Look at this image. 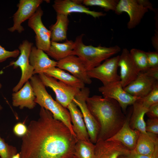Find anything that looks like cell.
I'll return each instance as SVG.
<instances>
[{"instance_id": "6da1fadb", "label": "cell", "mask_w": 158, "mask_h": 158, "mask_svg": "<svg viewBox=\"0 0 158 158\" xmlns=\"http://www.w3.org/2000/svg\"><path fill=\"white\" fill-rule=\"evenodd\" d=\"M39 117L31 121L22 137L20 158H72L76 136L63 122L41 107Z\"/></svg>"}, {"instance_id": "7a4b0ae2", "label": "cell", "mask_w": 158, "mask_h": 158, "mask_svg": "<svg viewBox=\"0 0 158 158\" xmlns=\"http://www.w3.org/2000/svg\"><path fill=\"white\" fill-rule=\"evenodd\" d=\"M86 103L100 126L97 140H106L113 136L125 121L126 116L118 103L114 99L94 95L88 97Z\"/></svg>"}, {"instance_id": "3957f363", "label": "cell", "mask_w": 158, "mask_h": 158, "mask_svg": "<svg viewBox=\"0 0 158 158\" xmlns=\"http://www.w3.org/2000/svg\"><path fill=\"white\" fill-rule=\"evenodd\" d=\"M83 34L77 37L74 49L71 55L79 57L87 71L100 65L102 62L121 51L118 45L107 47L99 45L94 47L85 45L83 42Z\"/></svg>"}, {"instance_id": "277c9868", "label": "cell", "mask_w": 158, "mask_h": 158, "mask_svg": "<svg viewBox=\"0 0 158 158\" xmlns=\"http://www.w3.org/2000/svg\"><path fill=\"white\" fill-rule=\"evenodd\" d=\"M30 80V82L35 94V102L41 107L50 111L54 118L63 122L68 128L72 133L76 136L73 130L68 110L54 99L47 92L45 86L38 76H32Z\"/></svg>"}, {"instance_id": "5b68a950", "label": "cell", "mask_w": 158, "mask_h": 158, "mask_svg": "<svg viewBox=\"0 0 158 158\" xmlns=\"http://www.w3.org/2000/svg\"><path fill=\"white\" fill-rule=\"evenodd\" d=\"M153 9L152 4L148 0H120L114 11L118 15L123 12L128 14L129 20L127 27L130 29L135 28L140 23L149 10Z\"/></svg>"}, {"instance_id": "8992f818", "label": "cell", "mask_w": 158, "mask_h": 158, "mask_svg": "<svg viewBox=\"0 0 158 158\" xmlns=\"http://www.w3.org/2000/svg\"><path fill=\"white\" fill-rule=\"evenodd\" d=\"M90 93V89L85 87L80 89L73 101L80 108L83 115L90 140L95 144L97 140L100 131V126L90 111L86 104V100L89 97Z\"/></svg>"}, {"instance_id": "52a82bcc", "label": "cell", "mask_w": 158, "mask_h": 158, "mask_svg": "<svg viewBox=\"0 0 158 158\" xmlns=\"http://www.w3.org/2000/svg\"><path fill=\"white\" fill-rule=\"evenodd\" d=\"M38 76L45 87H50L54 92L56 101L66 108L80 90L58 81L56 79L47 76L43 73L39 74Z\"/></svg>"}, {"instance_id": "ba28073f", "label": "cell", "mask_w": 158, "mask_h": 158, "mask_svg": "<svg viewBox=\"0 0 158 158\" xmlns=\"http://www.w3.org/2000/svg\"><path fill=\"white\" fill-rule=\"evenodd\" d=\"M33 43L27 40L23 41L18 47L20 55L15 61L11 62L7 67L13 66L14 68L19 67L21 71V76L19 82L13 89L16 92L20 89L33 76L34 68L29 61V56Z\"/></svg>"}, {"instance_id": "9c48e42d", "label": "cell", "mask_w": 158, "mask_h": 158, "mask_svg": "<svg viewBox=\"0 0 158 158\" xmlns=\"http://www.w3.org/2000/svg\"><path fill=\"white\" fill-rule=\"evenodd\" d=\"M119 55L108 59L96 67L87 71L90 78L100 80L103 85L120 81L118 74Z\"/></svg>"}, {"instance_id": "30bf717a", "label": "cell", "mask_w": 158, "mask_h": 158, "mask_svg": "<svg viewBox=\"0 0 158 158\" xmlns=\"http://www.w3.org/2000/svg\"><path fill=\"white\" fill-rule=\"evenodd\" d=\"M43 12L40 6L28 19V25L35 32L36 47L46 52L51 44V31L45 26L42 20Z\"/></svg>"}, {"instance_id": "8fae6325", "label": "cell", "mask_w": 158, "mask_h": 158, "mask_svg": "<svg viewBox=\"0 0 158 158\" xmlns=\"http://www.w3.org/2000/svg\"><path fill=\"white\" fill-rule=\"evenodd\" d=\"M98 90L103 97L116 101L122 110L125 112L128 106L132 105L136 101L141 98L133 96L124 90L120 81L103 85L99 87Z\"/></svg>"}, {"instance_id": "7c38bea8", "label": "cell", "mask_w": 158, "mask_h": 158, "mask_svg": "<svg viewBox=\"0 0 158 158\" xmlns=\"http://www.w3.org/2000/svg\"><path fill=\"white\" fill-rule=\"evenodd\" d=\"M42 2V0H20L18 9L13 16V26L8 30L11 32L17 31L19 33L23 31L22 23L33 15Z\"/></svg>"}, {"instance_id": "4fadbf2b", "label": "cell", "mask_w": 158, "mask_h": 158, "mask_svg": "<svg viewBox=\"0 0 158 158\" xmlns=\"http://www.w3.org/2000/svg\"><path fill=\"white\" fill-rule=\"evenodd\" d=\"M118 66L120 68V82L123 88L134 80L140 71L126 48L123 49L119 55Z\"/></svg>"}, {"instance_id": "5bb4252c", "label": "cell", "mask_w": 158, "mask_h": 158, "mask_svg": "<svg viewBox=\"0 0 158 158\" xmlns=\"http://www.w3.org/2000/svg\"><path fill=\"white\" fill-rule=\"evenodd\" d=\"M95 144V158H118L127 156L130 151L121 143L115 141L99 140Z\"/></svg>"}, {"instance_id": "9a60e30c", "label": "cell", "mask_w": 158, "mask_h": 158, "mask_svg": "<svg viewBox=\"0 0 158 158\" xmlns=\"http://www.w3.org/2000/svg\"><path fill=\"white\" fill-rule=\"evenodd\" d=\"M56 66L68 71L85 84H90L92 82L91 78L87 75V71L85 66L77 56L71 55L57 61Z\"/></svg>"}, {"instance_id": "2e32d148", "label": "cell", "mask_w": 158, "mask_h": 158, "mask_svg": "<svg viewBox=\"0 0 158 158\" xmlns=\"http://www.w3.org/2000/svg\"><path fill=\"white\" fill-rule=\"evenodd\" d=\"M81 3L82 0H56L52 6L57 14L67 16L73 13H84L96 18L106 15L102 12L91 11Z\"/></svg>"}, {"instance_id": "e0dca14e", "label": "cell", "mask_w": 158, "mask_h": 158, "mask_svg": "<svg viewBox=\"0 0 158 158\" xmlns=\"http://www.w3.org/2000/svg\"><path fill=\"white\" fill-rule=\"evenodd\" d=\"M157 81L145 71H141L134 80L123 88L131 95L142 98L150 92Z\"/></svg>"}, {"instance_id": "ac0fdd59", "label": "cell", "mask_w": 158, "mask_h": 158, "mask_svg": "<svg viewBox=\"0 0 158 158\" xmlns=\"http://www.w3.org/2000/svg\"><path fill=\"white\" fill-rule=\"evenodd\" d=\"M129 110L125 121L122 127L113 136L106 140L119 142L131 150L135 147L140 132L132 129L130 126L129 121L133 107Z\"/></svg>"}, {"instance_id": "d6986e66", "label": "cell", "mask_w": 158, "mask_h": 158, "mask_svg": "<svg viewBox=\"0 0 158 158\" xmlns=\"http://www.w3.org/2000/svg\"><path fill=\"white\" fill-rule=\"evenodd\" d=\"M35 98L33 88L30 82L28 81L18 91L12 94V104L21 109L24 107L32 109L36 104L35 102Z\"/></svg>"}, {"instance_id": "ffe728a7", "label": "cell", "mask_w": 158, "mask_h": 158, "mask_svg": "<svg viewBox=\"0 0 158 158\" xmlns=\"http://www.w3.org/2000/svg\"><path fill=\"white\" fill-rule=\"evenodd\" d=\"M29 59L30 63L34 68L33 75L43 73L57 66V61L51 59L44 51L35 46L32 48Z\"/></svg>"}, {"instance_id": "44dd1931", "label": "cell", "mask_w": 158, "mask_h": 158, "mask_svg": "<svg viewBox=\"0 0 158 158\" xmlns=\"http://www.w3.org/2000/svg\"><path fill=\"white\" fill-rule=\"evenodd\" d=\"M133 150L139 154L153 156L158 158L157 135L140 132L135 147Z\"/></svg>"}, {"instance_id": "7402d4cb", "label": "cell", "mask_w": 158, "mask_h": 158, "mask_svg": "<svg viewBox=\"0 0 158 158\" xmlns=\"http://www.w3.org/2000/svg\"><path fill=\"white\" fill-rule=\"evenodd\" d=\"M67 108L70 114L73 130L77 140L90 141L83 115L78 106L72 101Z\"/></svg>"}, {"instance_id": "603a6c76", "label": "cell", "mask_w": 158, "mask_h": 158, "mask_svg": "<svg viewBox=\"0 0 158 158\" xmlns=\"http://www.w3.org/2000/svg\"><path fill=\"white\" fill-rule=\"evenodd\" d=\"M141 99L132 105L133 110L130 118L129 124L132 129L146 134L147 133L146 131V123L144 117L148 108L143 105Z\"/></svg>"}, {"instance_id": "cb8c5ba5", "label": "cell", "mask_w": 158, "mask_h": 158, "mask_svg": "<svg viewBox=\"0 0 158 158\" xmlns=\"http://www.w3.org/2000/svg\"><path fill=\"white\" fill-rule=\"evenodd\" d=\"M55 23L49 27L51 42H58L67 39V33L69 20L68 16L57 14Z\"/></svg>"}, {"instance_id": "d4e9b609", "label": "cell", "mask_w": 158, "mask_h": 158, "mask_svg": "<svg viewBox=\"0 0 158 158\" xmlns=\"http://www.w3.org/2000/svg\"><path fill=\"white\" fill-rule=\"evenodd\" d=\"M74 46V42L71 40H66L62 43L51 42L50 48L46 53L58 61L71 55Z\"/></svg>"}, {"instance_id": "484cf974", "label": "cell", "mask_w": 158, "mask_h": 158, "mask_svg": "<svg viewBox=\"0 0 158 158\" xmlns=\"http://www.w3.org/2000/svg\"><path fill=\"white\" fill-rule=\"evenodd\" d=\"M43 73L47 76L58 79L67 85L80 89L85 87V84L81 80L58 68H51L45 71Z\"/></svg>"}, {"instance_id": "4316f807", "label": "cell", "mask_w": 158, "mask_h": 158, "mask_svg": "<svg viewBox=\"0 0 158 158\" xmlns=\"http://www.w3.org/2000/svg\"><path fill=\"white\" fill-rule=\"evenodd\" d=\"M95 144L90 141L77 140L74 156L76 158H95Z\"/></svg>"}, {"instance_id": "83f0119b", "label": "cell", "mask_w": 158, "mask_h": 158, "mask_svg": "<svg viewBox=\"0 0 158 158\" xmlns=\"http://www.w3.org/2000/svg\"><path fill=\"white\" fill-rule=\"evenodd\" d=\"M130 54L140 71L148 68L147 52L135 48L130 51Z\"/></svg>"}, {"instance_id": "f1b7e54d", "label": "cell", "mask_w": 158, "mask_h": 158, "mask_svg": "<svg viewBox=\"0 0 158 158\" xmlns=\"http://www.w3.org/2000/svg\"><path fill=\"white\" fill-rule=\"evenodd\" d=\"M118 0H84L82 3L86 6H98L103 8L105 11H114Z\"/></svg>"}, {"instance_id": "f546056e", "label": "cell", "mask_w": 158, "mask_h": 158, "mask_svg": "<svg viewBox=\"0 0 158 158\" xmlns=\"http://www.w3.org/2000/svg\"><path fill=\"white\" fill-rule=\"evenodd\" d=\"M143 105L148 108L152 105L158 103V82L155 84L152 90L145 97L140 99Z\"/></svg>"}, {"instance_id": "4dcf8cb0", "label": "cell", "mask_w": 158, "mask_h": 158, "mask_svg": "<svg viewBox=\"0 0 158 158\" xmlns=\"http://www.w3.org/2000/svg\"><path fill=\"white\" fill-rule=\"evenodd\" d=\"M15 147L8 145L0 135V158H12L17 153Z\"/></svg>"}, {"instance_id": "1f68e13d", "label": "cell", "mask_w": 158, "mask_h": 158, "mask_svg": "<svg viewBox=\"0 0 158 158\" xmlns=\"http://www.w3.org/2000/svg\"><path fill=\"white\" fill-rule=\"evenodd\" d=\"M19 54L20 51L18 49L9 51L6 50L4 48L0 45V63L5 61L9 58H16Z\"/></svg>"}, {"instance_id": "d6a6232c", "label": "cell", "mask_w": 158, "mask_h": 158, "mask_svg": "<svg viewBox=\"0 0 158 158\" xmlns=\"http://www.w3.org/2000/svg\"><path fill=\"white\" fill-rule=\"evenodd\" d=\"M145 123L147 132L158 135V118H149Z\"/></svg>"}, {"instance_id": "836d02e7", "label": "cell", "mask_w": 158, "mask_h": 158, "mask_svg": "<svg viewBox=\"0 0 158 158\" xmlns=\"http://www.w3.org/2000/svg\"><path fill=\"white\" fill-rule=\"evenodd\" d=\"M148 68L158 67V51L147 52Z\"/></svg>"}, {"instance_id": "e575fe53", "label": "cell", "mask_w": 158, "mask_h": 158, "mask_svg": "<svg viewBox=\"0 0 158 158\" xmlns=\"http://www.w3.org/2000/svg\"><path fill=\"white\" fill-rule=\"evenodd\" d=\"M13 130V133L16 135L23 137L26 133L28 128L25 124L20 122L14 126Z\"/></svg>"}, {"instance_id": "d590c367", "label": "cell", "mask_w": 158, "mask_h": 158, "mask_svg": "<svg viewBox=\"0 0 158 158\" xmlns=\"http://www.w3.org/2000/svg\"><path fill=\"white\" fill-rule=\"evenodd\" d=\"M146 114L149 118H158V103L150 107Z\"/></svg>"}, {"instance_id": "8d00e7d4", "label": "cell", "mask_w": 158, "mask_h": 158, "mask_svg": "<svg viewBox=\"0 0 158 158\" xmlns=\"http://www.w3.org/2000/svg\"><path fill=\"white\" fill-rule=\"evenodd\" d=\"M145 71L148 75L158 80V67L148 68Z\"/></svg>"}, {"instance_id": "74e56055", "label": "cell", "mask_w": 158, "mask_h": 158, "mask_svg": "<svg viewBox=\"0 0 158 158\" xmlns=\"http://www.w3.org/2000/svg\"><path fill=\"white\" fill-rule=\"evenodd\" d=\"M128 158H156L153 156L142 155L136 152L133 150H130L127 156Z\"/></svg>"}, {"instance_id": "f35d334b", "label": "cell", "mask_w": 158, "mask_h": 158, "mask_svg": "<svg viewBox=\"0 0 158 158\" xmlns=\"http://www.w3.org/2000/svg\"><path fill=\"white\" fill-rule=\"evenodd\" d=\"M12 158H20L19 153H17L14 155Z\"/></svg>"}, {"instance_id": "ab89813d", "label": "cell", "mask_w": 158, "mask_h": 158, "mask_svg": "<svg viewBox=\"0 0 158 158\" xmlns=\"http://www.w3.org/2000/svg\"><path fill=\"white\" fill-rule=\"evenodd\" d=\"M118 158H128L127 156L122 155L120 156Z\"/></svg>"}, {"instance_id": "60d3db41", "label": "cell", "mask_w": 158, "mask_h": 158, "mask_svg": "<svg viewBox=\"0 0 158 158\" xmlns=\"http://www.w3.org/2000/svg\"><path fill=\"white\" fill-rule=\"evenodd\" d=\"M1 87H2V85L0 83V89L1 88ZM2 109V107L0 104V110H1Z\"/></svg>"}, {"instance_id": "b9f144b4", "label": "cell", "mask_w": 158, "mask_h": 158, "mask_svg": "<svg viewBox=\"0 0 158 158\" xmlns=\"http://www.w3.org/2000/svg\"><path fill=\"white\" fill-rule=\"evenodd\" d=\"M72 158H76L74 156Z\"/></svg>"}]
</instances>
